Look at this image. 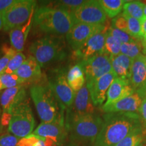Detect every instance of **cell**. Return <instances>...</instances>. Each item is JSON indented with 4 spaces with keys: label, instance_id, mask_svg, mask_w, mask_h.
Segmentation results:
<instances>
[{
    "label": "cell",
    "instance_id": "obj_42",
    "mask_svg": "<svg viewBox=\"0 0 146 146\" xmlns=\"http://www.w3.org/2000/svg\"><path fill=\"white\" fill-rule=\"evenodd\" d=\"M141 44H142V52L144 56H146V36L144 37L141 40Z\"/></svg>",
    "mask_w": 146,
    "mask_h": 146
},
{
    "label": "cell",
    "instance_id": "obj_17",
    "mask_svg": "<svg viewBox=\"0 0 146 146\" xmlns=\"http://www.w3.org/2000/svg\"><path fill=\"white\" fill-rule=\"evenodd\" d=\"M135 93L129 81L116 78L110 86L106 94V100L104 106H108L119 101Z\"/></svg>",
    "mask_w": 146,
    "mask_h": 146
},
{
    "label": "cell",
    "instance_id": "obj_13",
    "mask_svg": "<svg viewBox=\"0 0 146 146\" xmlns=\"http://www.w3.org/2000/svg\"><path fill=\"white\" fill-rule=\"evenodd\" d=\"M106 32L100 33L91 36L78 50L74 51L73 57L74 59L81 62L97 55L104 54Z\"/></svg>",
    "mask_w": 146,
    "mask_h": 146
},
{
    "label": "cell",
    "instance_id": "obj_21",
    "mask_svg": "<svg viewBox=\"0 0 146 146\" xmlns=\"http://www.w3.org/2000/svg\"><path fill=\"white\" fill-rule=\"evenodd\" d=\"M32 19L33 16H31L29 21L25 24L15 27L10 31V43L17 52H23L27 35L31 27Z\"/></svg>",
    "mask_w": 146,
    "mask_h": 146
},
{
    "label": "cell",
    "instance_id": "obj_12",
    "mask_svg": "<svg viewBox=\"0 0 146 146\" xmlns=\"http://www.w3.org/2000/svg\"><path fill=\"white\" fill-rule=\"evenodd\" d=\"M116 78H117V75L112 70L101 77L87 82L86 85L93 103L96 106H102L104 102L106 100L108 90Z\"/></svg>",
    "mask_w": 146,
    "mask_h": 146
},
{
    "label": "cell",
    "instance_id": "obj_6",
    "mask_svg": "<svg viewBox=\"0 0 146 146\" xmlns=\"http://www.w3.org/2000/svg\"><path fill=\"white\" fill-rule=\"evenodd\" d=\"M8 113L12 116L8 125L10 133L21 139L31 134L35 126V120L28 100H25L16 106Z\"/></svg>",
    "mask_w": 146,
    "mask_h": 146
},
{
    "label": "cell",
    "instance_id": "obj_5",
    "mask_svg": "<svg viewBox=\"0 0 146 146\" xmlns=\"http://www.w3.org/2000/svg\"><path fill=\"white\" fill-rule=\"evenodd\" d=\"M65 48L64 41L62 36L50 35L34 41L29 51L41 68L64 59L66 56Z\"/></svg>",
    "mask_w": 146,
    "mask_h": 146
},
{
    "label": "cell",
    "instance_id": "obj_40",
    "mask_svg": "<svg viewBox=\"0 0 146 146\" xmlns=\"http://www.w3.org/2000/svg\"><path fill=\"white\" fill-rule=\"evenodd\" d=\"M11 114L8 112H3L1 118V123L3 126L9 125L11 120Z\"/></svg>",
    "mask_w": 146,
    "mask_h": 146
},
{
    "label": "cell",
    "instance_id": "obj_32",
    "mask_svg": "<svg viewBox=\"0 0 146 146\" xmlns=\"http://www.w3.org/2000/svg\"><path fill=\"white\" fill-rule=\"evenodd\" d=\"M2 52L4 55L0 58V74L4 72L10 60L17 53L14 48L8 47V45H3L2 47Z\"/></svg>",
    "mask_w": 146,
    "mask_h": 146
},
{
    "label": "cell",
    "instance_id": "obj_18",
    "mask_svg": "<svg viewBox=\"0 0 146 146\" xmlns=\"http://www.w3.org/2000/svg\"><path fill=\"white\" fill-rule=\"evenodd\" d=\"M96 106L93 103L87 85L76 93L73 104L68 111L77 114H95Z\"/></svg>",
    "mask_w": 146,
    "mask_h": 146
},
{
    "label": "cell",
    "instance_id": "obj_36",
    "mask_svg": "<svg viewBox=\"0 0 146 146\" xmlns=\"http://www.w3.org/2000/svg\"><path fill=\"white\" fill-rule=\"evenodd\" d=\"M45 138L41 137L35 134H31L29 135L22 138L18 141L17 146H34L36 142L39 140H44Z\"/></svg>",
    "mask_w": 146,
    "mask_h": 146
},
{
    "label": "cell",
    "instance_id": "obj_33",
    "mask_svg": "<svg viewBox=\"0 0 146 146\" xmlns=\"http://www.w3.org/2000/svg\"><path fill=\"white\" fill-rule=\"evenodd\" d=\"M85 1L83 0H62L55 1L54 4L56 5V8L64 9L71 13L72 11L81 6Z\"/></svg>",
    "mask_w": 146,
    "mask_h": 146
},
{
    "label": "cell",
    "instance_id": "obj_16",
    "mask_svg": "<svg viewBox=\"0 0 146 146\" xmlns=\"http://www.w3.org/2000/svg\"><path fill=\"white\" fill-rule=\"evenodd\" d=\"M143 98L136 92L119 101L108 106H102V110L106 113L133 112L137 113Z\"/></svg>",
    "mask_w": 146,
    "mask_h": 146
},
{
    "label": "cell",
    "instance_id": "obj_10",
    "mask_svg": "<svg viewBox=\"0 0 146 146\" xmlns=\"http://www.w3.org/2000/svg\"><path fill=\"white\" fill-rule=\"evenodd\" d=\"M107 31L103 25H94L85 23H74L66 34V40L73 51L78 50L81 45L95 35Z\"/></svg>",
    "mask_w": 146,
    "mask_h": 146
},
{
    "label": "cell",
    "instance_id": "obj_30",
    "mask_svg": "<svg viewBox=\"0 0 146 146\" xmlns=\"http://www.w3.org/2000/svg\"><path fill=\"white\" fill-rule=\"evenodd\" d=\"M23 83L24 81L16 74H9L2 73L0 74V90L12 88L21 85Z\"/></svg>",
    "mask_w": 146,
    "mask_h": 146
},
{
    "label": "cell",
    "instance_id": "obj_4",
    "mask_svg": "<svg viewBox=\"0 0 146 146\" xmlns=\"http://www.w3.org/2000/svg\"><path fill=\"white\" fill-rule=\"evenodd\" d=\"M33 19L41 31L57 35L67 34L74 24L70 12L56 7H39Z\"/></svg>",
    "mask_w": 146,
    "mask_h": 146
},
{
    "label": "cell",
    "instance_id": "obj_27",
    "mask_svg": "<svg viewBox=\"0 0 146 146\" xmlns=\"http://www.w3.org/2000/svg\"><path fill=\"white\" fill-rule=\"evenodd\" d=\"M145 137V131L140 127L131 132L115 146H137Z\"/></svg>",
    "mask_w": 146,
    "mask_h": 146
},
{
    "label": "cell",
    "instance_id": "obj_8",
    "mask_svg": "<svg viewBox=\"0 0 146 146\" xmlns=\"http://www.w3.org/2000/svg\"><path fill=\"white\" fill-rule=\"evenodd\" d=\"M67 73L64 69L54 70L48 78V85L64 110L72 106L76 93L67 81Z\"/></svg>",
    "mask_w": 146,
    "mask_h": 146
},
{
    "label": "cell",
    "instance_id": "obj_48",
    "mask_svg": "<svg viewBox=\"0 0 146 146\" xmlns=\"http://www.w3.org/2000/svg\"><path fill=\"white\" fill-rule=\"evenodd\" d=\"M145 70H146V56H145Z\"/></svg>",
    "mask_w": 146,
    "mask_h": 146
},
{
    "label": "cell",
    "instance_id": "obj_28",
    "mask_svg": "<svg viewBox=\"0 0 146 146\" xmlns=\"http://www.w3.org/2000/svg\"><path fill=\"white\" fill-rule=\"evenodd\" d=\"M121 43L109 33L106 32L105 34V46L104 54L108 55L110 57H114L120 54Z\"/></svg>",
    "mask_w": 146,
    "mask_h": 146
},
{
    "label": "cell",
    "instance_id": "obj_9",
    "mask_svg": "<svg viewBox=\"0 0 146 146\" xmlns=\"http://www.w3.org/2000/svg\"><path fill=\"white\" fill-rule=\"evenodd\" d=\"M74 23H85L94 25H103L107 16L99 1H85L81 6L71 12Z\"/></svg>",
    "mask_w": 146,
    "mask_h": 146
},
{
    "label": "cell",
    "instance_id": "obj_47",
    "mask_svg": "<svg viewBox=\"0 0 146 146\" xmlns=\"http://www.w3.org/2000/svg\"><path fill=\"white\" fill-rule=\"evenodd\" d=\"M143 15H144V16H145V17H146V3H145H145H144V6H143Z\"/></svg>",
    "mask_w": 146,
    "mask_h": 146
},
{
    "label": "cell",
    "instance_id": "obj_2",
    "mask_svg": "<svg viewBox=\"0 0 146 146\" xmlns=\"http://www.w3.org/2000/svg\"><path fill=\"white\" fill-rule=\"evenodd\" d=\"M103 124V118L96 114H77L67 111L65 127L70 141L94 144Z\"/></svg>",
    "mask_w": 146,
    "mask_h": 146
},
{
    "label": "cell",
    "instance_id": "obj_31",
    "mask_svg": "<svg viewBox=\"0 0 146 146\" xmlns=\"http://www.w3.org/2000/svg\"><path fill=\"white\" fill-rule=\"evenodd\" d=\"M25 60H26V57L25 55L22 52H17L15 56L10 60L3 73L9 74H14Z\"/></svg>",
    "mask_w": 146,
    "mask_h": 146
},
{
    "label": "cell",
    "instance_id": "obj_3",
    "mask_svg": "<svg viewBox=\"0 0 146 146\" xmlns=\"http://www.w3.org/2000/svg\"><path fill=\"white\" fill-rule=\"evenodd\" d=\"M30 91L42 123H65L64 110L60 106L48 83L33 85Z\"/></svg>",
    "mask_w": 146,
    "mask_h": 146
},
{
    "label": "cell",
    "instance_id": "obj_19",
    "mask_svg": "<svg viewBox=\"0 0 146 146\" xmlns=\"http://www.w3.org/2000/svg\"><path fill=\"white\" fill-rule=\"evenodd\" d=\"M26 99V90L22 85L5 89L0 98L3 112H9L14 107Z\"/></svg>",
    "mask_w": 146,
    "mask_h": 146
},
{
    "label": "cell",
    "instance_id": "obj_44",
    "mask_svg": "<svg viewBox=\"0 0 146 146\" xmlns=\"http://www.w3.org/2000/svg\"><path fill=\"white\" fill-rule=\"evenodd\" d=\"M44 140H39V141L35 144L34 146H46L44 143Z\"/></svg>",
    "mask_w": 146,
    "mask_h": 146
},
{
    "label": "cell",
    "instance_id": "obj_34",
    "mask_svg": "<svg viewBox=\"0 0 146 146\" xmlns=\"http://www.w3.org/2000/svg\"><path fill=\"white\" fill-rule=\"evenodd\" d=\"M108 31L109 33L112 35L113 37L117 39L118 41H120L121 43H131L135 41L137 39L132 37L129 35V34L126 32L118 30L117 29H115L114 27H111L108 29Z\"/></svg>",
    "mask_w": 146,
    "mask_h": 146
},
{
    "label": "cell",
    "instance_id": "obj_35",
    "mask_svg": "<svg viewBox=\"0 0 146 146\" xmlns=\"http://www.w3.org/2000/svg\"><path fill=\"white\" fill-rule=\"evenodd\" d=\"M112 27L127 33V21L123 13L118 14L117 16L113 18L112 21Z\"/></svg>",
    "mask_w": 146,
    "mask_h": 146
},
{
    "label": "cell",
    "instance_id": "obj_41",
    "mask_svg": "<svg viewBox=\"0 0 146 146\" xmlns=\"http://www.w3.org/2000/svg\"><path fill=\"white\" fill-rule=\"evenodd\" d=\"M141 22V31L142 33H143V36H146V17L143 16V18L140 21Z\"/></svg>",
    "mask_w": 146,
    "mask_h": 146
},
{
    "label": "cell",
    "instance_id": "obj_11",
    "mask_svg": "<svg viewBox=\"0 0 146 146\" xmlns=\"http://www.w3.org/2000/svg\"><path fill=\"white\" fill-rule=\"evenodd\" d=\"M87 82L94 81L112 70L110 57L106 54L97 55L79 62Z\"/></svg>",
    "mask_w": 146,
    "mask_h": 146
},
{
    "label": "cell",
    "instance_id": "obj_37",
    "mask_svg": "<svg viewBox=\"0 0 146 146\" xmlns=\"http://www.w3.org/2000/svg\"><path fill=\"white\" fill-rule=\"evenodd\" d=\"M18 141V137L8 133L0 136V146H17Z\"/></svg>",
    "mask_w": 146,
    "mask_h": 146
},
{
    "label": "cell",
    "instance_id": "obj_45",
    "mask_svg": "<svg viewBox=\"0 0 146 146\" xmlns=\"http://www.w3.org/2000/svg\"><path fill=\"white\" fill-rule=\"evenodd\" d=\"M137 146H146V137L144 138Z\"/></svg>",
    "mask_w": 146,
    "mask_h": 146
},
{
    "label": "cell",
    "instance_id": "obj_24",
    "mask_svg": "<svg viewBox=\"0 0 146 146\" xmlns=\"http://www.w3.org/2000/svg\"><path fill=\"white\" fill-rule=\"evenodd\" d=\"M127 1L124 0H100L99 2L109 18H115L120 14Z\"/></svg>",
    "mask_w": 146,
    "mask_h": 146
},
{
    "label": "cell",
    "instance_id": "obj_46",
    "mask_svg": "<svg viewBox=\"0 0 146 146\" xmlns=\"http://www.w3.org/2000/svg\"><path fill=\"white\" fill-rule=\"evenodd\" d=\"M2 29H3V22L2 15L0 14V31H1Z\"/></svg>",
    "mask_w": 146,
    "mask_h": 146
},
{
    "label": "cell",
    "instance_id": "obj_14",
    "mask_svg": "<svg viewBox=\"0 0 146 146\" xmlns=\"http://www.w3.org/2000/svg\"><path fill=\"white\" fill-rule=\"evenodd\" d=\"M145 56L141 54L133 60L129 83L142 98L146 97V70Z\"/></svg>",
    "mask_w": 146,
    "mask_h": 146
},
{
    "label": "cell",
    "instance_id": "obj_38",
    "mask_svg": "<svg viewBox=\"0 0 146 146\" xmlns=\"http://www.w3.org/2000/svg\"><path fill=\"white\" fill-rule=\"evenodd\" d=\"M139 115L141 122L143 125L144 130L146 129V97L142 100V103L139 109Z\"/></svg>",
    "mask_w": 146,
    "mask_h": 146
},
{
    "label": "cell",
    "instance_id": "obj_29",
    "mask_svg": "<svg viewBox=\"0 0 146 146\" xmlns=\"http://www.w3.org/2000/svg\"><path fill=\"white\" fill-rule=\"evenodd\" d=\"M123 14L125 15L126 19L127 21L128 29L127 33L129 35L137 39H142L143 38V33L141 31V22L136 18L131 17L127 15V14Z\"/></svg>",
    "mask_w": 146,
    "mask_h": 146
},
{
    "label": "cell",
    "instance_id": "obj_23",
    "mask_svg": "<svg viewBox=\"0 0 146 146\" xmlns=\"http://www.w3.org/2000/svg\"><path fill=\"white\" fill-rule=\"evenodd\" d=\"M66 77L68 85L75 93L78 92L85 85V74L80 64H75L69 69Z\"/></svg>",
    "mask_w": 146,
    "mask_h": 146
},
{
    "label": "cell",
    "instance_id": "obj_39",
    "mask_svg": "<svg viewBox=\"0 0 146 146\" xmlns=\"http://www.w3.org/2000/svg\"><path fill=\"white\" fill-rule=\"evenodd\" d=\"M17 0H0V14H2L14 5Z\"/></svg>",
    "mask_w": 146,
    "mask_h": 146
},
{
    "label": "cell",
    "instance_id": "obj_43",
    "mask_svg": "<svg viewBox=\"0 0 146 146\" xmlns=\"http://www.w3.org/2000/svg\"><path fill=\"white\" fill-rule=\"evenodd\" d=\"M62 146H79V145H78V143H75V142L70 141V142H68V143H65Z\"/></svg>",
    "mask_w": 146,
    "mask_h": 146
},
{
    "label": "cell",
    "instance_id": "obj_20",
    "mask_svg": "<svg viewBox=\"0 0 146 146\" xmlns=\"http://www.w3.org/2000/svg\"><path fill=\"white\" fill-rule=\"evenodd\" d=\"M24 83L36 81L41 76V66L33 56H30L14 73Z\"/></svg>",
    "mask_w": 146,
    "mask_h": 146
},
{
    "label": "cell",
    "instance_id": "obj_15",
    "mask_svg": "<svg viewBox=\"0 0 146 146\" xmlns=\"http://www.w3.org/2000/svg\"><path fill=\"white\" fill-rule=\"evenodd\" d=\"M33 134L43 138H50L63 145L66 143L68 132L65 123H42L38 126Z\"/></svg>",
    "mask_w": 146,
    "mask_h": 146
},
{
    "label": "cell",
    "instance_id": "obj_1",
    "mask_svg": "<svg viewBox=\"0 0 146 146\" xmlns=\"http://www.w3.org/2000/svg\"><path fill=\"white\" fill-rule=\"evenodd\" d=\"M94 146H115L128 135L143 127L138 113H106Z\"/></svg>",
    "mask_w": 146,
    "mask_h": 146
},
{
    "label": "cell",
    "instance_id": "obj_22",
    "mask_svg": "<svg viewBox=\"0 0 146 146\" xmlns=\"http://www.w3.org/2000/svg\"><path fill=\"white\" fill-rule=\"evenodd\" d=\"M112 70L117 77L129 81L133 60L125 55L120 54L114 57H110Z\"/></svg>",
    "mask_w": 146,
    "mask_h": 146
},
{
    "label": "cell",
    "instance_id": "obj_25",
    "mask_svg": "<svg viewBox=\"0 0 146 146\" xmlns=\"http://www.w3.org/2000/svg\"><path fill=\"white\" fill-rule=\"evenodd\" d=\"M144 3L139 1H127L123 6V13L141 21L143 18Z\"/></svg>",
    "mask_w": 146,
    "mask_h": 146
},
{
    "label": "cell",
    "instance_id": "obj_26",
    "mask_svg": "<svg viewBox=\"0 0 146 146\" xmlns=\"http://www.w3.org/2000/svg\"><path fill=\"white\" fill-rule=\"evenodd\" d=\"M142 39H136L131 43H121L120 54L135 60L141 55L142 51Z\"/></svg>",
    "mask_w": 146,
    "mask_h": 146
},
{
    "label": "cell",
    "instance_id": "obj_7",
    "mask_svg": "<svg viewBox=\"0 0 146 146\" xmlns=\"http://www.w3.org/2000/svg\"><path fill=\"white\" fill-rule=\"evenodd\" d=\"M36 4L33 0H17L2 14L3 29L8 31L26 23L33 16Z\"/></svg>",
    "mask_w": 146,
    "mask_h": 146
}]
</instances>
